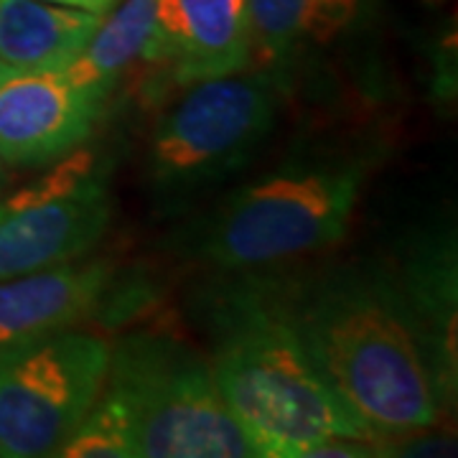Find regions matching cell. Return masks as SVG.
Returning a JSON list of instances; mask_svg holds the SVG:
<instances>
[{
    "label": "cell",
    "instance_id": "1",
    "mask_svg": "<svg viewBox=\"0 0 458 458\" xmlns=\"http://www.w3.org/2000/svg\"><path fill=\"white\" fill-rule=\"evenodd\" d=\"M214 382L255 458H306L331 438L390 445L344 405L301 342L285 285L245 280L199 306Z\"/></svg>",
    "mask_w": 458,
    "mask_h": 458
},
{
    "label": "cell",
    "instance_id": "2",
    "mask_svg": "<svg viewBox=\"0 0 458 458\" xmlns=\"http://www.w3.org/2000/svg\"><path fill=\"white\" fill-rule=\"evenodd\" d=\"M293 327L344 405L379 438L441 420V400L405 309L387 276L336 270L285 288Z\"/></svg>",
    "mask_w": 458,
    "mask_h": 458
},
{
    "label": "cell",
    "instance_id": "3",
    "mask_svg": "<svg viewBox=\"0 0 458 458\" xmlns=\"http://www.w3.org/2000/svg\"><path fill=\"white\" fill-rule=\"evenodd\" d=\"M367 158L324 156L283 164L234 189L183 240L222 273H252L336 245L367 179Z\"/></svg>",
    "mask_w": 458,
    "mask_h": 458
},
{
    "label": "cell",
    "instance_id": "4",
    "mask_svg": "<svg viewBox=\"0 0 458 458\" xmlns=\"http://www.w3.org/2000/svg\"><path fill=\"white\" fill-rule=\"evenodd\" d=\"M105 390L128 412L138 456L255 458L216 390L209 357L171 334L123 336Z\"/></svg>",
    "mask_w": 458,
    "mask_h": 458
},
{
    "label": "cell",
    "instance_id": "5",
    "mask_svg": "<svg viewBox=\"0 0 458 458\" xmlns=\"http://www.w3.org/2000/svg\"><path fill=\"white\" fill-rule=\"evenodd\" d=\"M280 74L262 66L204 80L165 110L148 143L146 171L161 199H183L229 179L276 128Z\"/></svg>",
    "mask_w": 458,
    "mask_h": 458
},
{
    "label": "cell",
    "instance_id": "6",
    "mask_svg": "<svg viewBox=\"0 0 458 458\" xmlns=\"http://www.w3.org/2000/svg\"><path fill=\"white\" fill-rule=\"evenodd\" d=\"M113 344L64 328L0 352V456H56L98 403Z\"/></svg>",
    "mask_w": 458,
    "mask_h": 458
},
{
    "label": "cell",
    "instance_id": "7",
    "mask_svg": "<svg viewBox=\"0 0 458 458\" xmlns=\"http://www.w3.org/2000/svg\"><path fill=\"white\" fill-rule=\"evenodd\" d=\"M102 165L77 148L31 186L0 199V280L80 260L110 225Z\"/></svg>",
    "mask_w": 458,
    "mask_h": 458
},
{
    "label": "cell",
    "instance_id": "8",
    "mask_svg": "<svg viewBox=\"0 0 458 458\" xmlns=\"http://www.w3.org/2000/svg\"><path fill=\"white\" fill-rule=\"evenodd\" d=\"M140 62L183 89L245 72L255 62L250 0H158Z\"/></svg>",
    "mask_w": 458,
    "mask_h": 458
},
{
    "label": "cell",
    "instance_id": "9",
    "mask_svg": "<svg viewBox=\"0 0 458 458\" xmlns=\"http://www.w3.org/2000/svg\"><path fill=\"white\" fill-rule=\"evenodd\" d=\"M102 107L64 72H13L0 77V161L36 168L62 161L95 132Z\"/></svg>",
    "mask_w": 458,
    "mask_h": 458
},
{
    "label": "cell",
    "instance_id": "10",
    "mask_svg": "<svg viewBox=\"0 0 458 458\" xmlns=\"http://www.w3.org/2000/svg\"><path fill=\"white\" fill-rule=\"evenodd\" d=\"M113 283V262L82 258L0 280V352L92 318Z\"/></svg>",
    "mask_w": 458,
    "mask_h": 458
},
{
    "label": "cell",
    "instance_id": "11",
    "mask_svg": "<svg viewBox=\"0 0 458 458\" xmlns=\"http://www.w3.org/2000/svg\"><path fill=\"white\" fill-rule=\"evenodd\" d=\"M415 339L426 354L441 408L456 403V245L454 240H428L408 255L400 273H387Z\"/></svg>",
    "mask_w": 458,
    "mask_h": 458
},
{
    "label": "cell",
    "instance_id": "12",
    "mask_svg": "<svg viewBox=\"0 0 458 458\" xmlns=\"http://www.w3.org/2000/svg\"><path fill=\"white\" fill-rule=\"evenodd\" d=\"M377 0H250L255 59L267 69L306 62L367 26Z\"/></svg>",
    "mask_w": 458,
    "mask_h": 458
},
{
    "label": "cell",
    "instance_id": "13",
    "mask_svg": "<svg viewBox=\"0 0 458 458\" xmlns=\"http://www.w3.org/2000/svg\"><path fill=\"white\" fill-rule=\"evenodd\" d=\"M102 16L47 0H0V64L13 72H64Z\"/></svg>",
    "mask_w": 458,
    "mask_h": 458
},
{
    "label": "cell",
    "instance_id": "14",
    "mask_svg": "<svg viewBox=\"0 0 458 458\" xmlns=\"http://www.w3.org/2000/svg\"><path fill=\"white\" fill-rule=\"evenodd\" d=\"M156 5L158 0H120L102 16L80 56L64 69L66 80L99 107H105L132 62L140 59Z\"/></svg>",
    "mask_w": 458,
    "mask_h": 458
},
{
    "label": "cell",
    "instance_id": "15",
    "mask_svg": "<svg viewBox=\"0 0 458 458\" xmlns=\"http://www.w3.org/2000/svg\"><path fill=\"white\" fill-rule=\"evenodd\" d=\"M56 456L64 458H135L131 418L113 393L102 390L98 403L62 443Z\"/></svg>",
    "mask_w": 458,
    "mask_h": 458
},
{
    "label": "cell",
    "instance_id": "16",
    "mask_svg": "<svg viewBox=\"0 0 458 458\" xmlns=\"http://www.w3.org/2000/svg\"><path fill=\"white\" fill-rule=\"evenodd\" d=\"M47 3L69 5V8H80V11H89V13L105 16V13H110V11H113L120 0H47Z\"/></svg>",
    "mask_w": 458,
    "mask_h": 458
},
{
    "label": "cell",
    "instance_id": "17",
    "mask_svg": "<svg viewBox=\"0 0 458 458\" xmlns=\"http://www.w3.org/2000/svg\"><path fill=\"white\" fill-rule=\"evenodd\" d=\"M3 181H5V164L0 161V186H3Z\"/></svg>",
    "mask_w": 458,
    "mask_h": 458
},
{
    "label": "cell",
    "instance_id": "18",
    "mask_svg": "<svg viewBox=\"0 0 458 458\" xmlns=\"http://www.w3.org/2000/svg\"><path fill=\"white\" fill-rule=\"evenodd\" d=\"M5 72H8V69H5V66L0 64V77H3V74H5Z\"/></svg>",
    "mask_w": 458,
    "mask_h": 458
}]
</instances>
